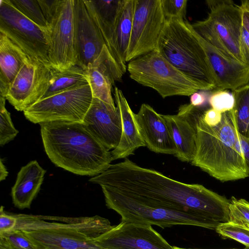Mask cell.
<instances>
[{
	"mask_svg": "<svg viewBox=\"0 0 249 249\" xmlns=\"http://www.w3.org/2000/svg\"><path fill=\"white\" fill-rule=\"evenodd\" d=\"M156 50L206 91L216 89L215 74L196 33L186 20L166 19Z\"/></svg>",
	"mask_w": 249,
	"mask_h": 249,
	"instance_id": "4",
	"label": "cell"
},
{
	"mask_svg": "<svg viewBox=\"0 0 249 249\" xmlns=\"http://www.w3.org/2000/svg\"><path fill=\"white\" fill-rule=\"evenodd\" d=\"M116 107L121 118L122 133L118 146L111 151L113 160L126 158L145 144L142 137L135 114L131 109L123 92L117 87L114 91Z\"/></svg>",
	"mask_w": 249,
	"mask_h": 249,
	"instance_id": "21",
	"label": "cell"
},
{
	"mask_svg": "<svg viewBox=\"0 0 249 249\" xmlns=\"http://www.w3.org/2000/svg\"><path fill=\"white\" fill-rule=\"evenodd\" d=\"M208 17L191 26L201 38L225 55L246 63L241 48L242 13L231 0H207Z\"/></svg>",
	"mask_w": 249,
	"mask_h": 249,
	"instance_id": "6",
	"label": "cell"
},
{
	"mask_svg": "<svg viewBox=\"0 0 249 249\" xmlns=\"http://www.w3.org/2000/svg\"><path fill=\"white\" fill-rule=\"evenodd\" d=\"M201 109L191 104L181 105L176 115H162L176 147L175 156L192 162L196 150V123Z\"/></svg>",
	"mask_w": 249,
	"mask_h": 249,
	"instance_id": "17",
	"label": "cell"
},
{
	"mask_svg": "<svg viewBox=\"0 0 249 249\" xmlns=\"http://www.w3.org/2000/svg\"><path fill=\"white\" fill-rule=\"evenodd\" d=\"M30 58L0 32V96L5 98L14 79Z\"/></svg>",
	"mask_w": 249,
	"mask_h": 249,
	"instance_id": "23",
	"label": "cell"
},
{
	"mask_svg": "<svg viewBox=\"0 0 249 249\" xmlns=\"http://www.w3.org/2000/svg\"><path fill=\"white\" fill-rule=\"evenodd\" d=\"M215 231L225 238H231L239 242L249 249V228L231 221L221 223Z\"/></svg>",
	"mask_w": 249,
	"mask_h": 249,
	"instance_id": "29",
	"label": "cell"
},
{
	"mask_svg": "<svg viewBox=\"0 0 249 249\" xmlns=\"http://www.w3.org/2000/svg\"><path fill=\"white\" fill-rule=\"evenodd\" d=\"M82 123L109 150L118 146L122 133V124L116 107L93 98Z\"/></svg>",
	"mask_w": 249,
	"mask_h": 249,
	"instance_id": "16",
	"label": "cell"
},
{
	"mask_svg": "<svg viewBox=\"0 0 249 249\" xmlns=\"http://www.w3.org/2000/svg\"><path fill=\"white\" fill-rule=\"evenodd\" d=\"M0 180L2 181V180H4L5 179L6 177L8 176V172L6 170V168H5L4 164L2 163V161L1 160H0Z\"/></svg>",
	"mask_w": 249,
	"mask_h": 249,
	"instance_id": "42",
	"label": "cell"
},
{
	"mask_svg": "<svg viewBox=\"0 0 249 249\" xmlns=\"http://www.w3.org/2000/svg\"><path fill=\"white\" fill-rule=\"evenodd\" d=\"M0 237L7 241L12 249H36L30 239L21 230L0 232Z\"/></svg>",
	"mask_w": 249,
	"mask_h": 249,
	"instance_id": "33",
	"label": "cell"
},
{
	"mask_svg": "<svg viewBox=\"0 0 249 249\" xmlns=\"http://www.w3.org/2000/svg\"><path fill=\"white\" fill-rule=\"evenodd\" d=\"M10 0L12 4L25 17L49 32L48 23L38 0Z\"/></svg>",
	"mask_w": 249,
	"mask_h": 249,
	"instance_id": "28",
	"label": "cell"
},
{
	"mask_svg": "<svg viewBox=\"0 0 249 249\" xmlns=\"http://www.w3.org/2000/svg\"><path fill=\"white\" fill-rule=\"evenodd\" d=\"M0 32L30 58L51 67L48 57L49 32L25 17L10 0H0Z\"/></svg>",
	"mask_w": 249,
	"mask_h": 249,
	"instance_id": "10",
	"label": "cell"
},
{
	"mask_svg": "<svg viewBox=\"0 0 249 249\" xmlns=\"http://www.w3.org/2000/svg\"><path fill=\"white\" fill-rule=\"evenodd\" d=\"M52 69L30 58L11 84L6 99L16 109L24 111L41 98L47 89Z\"/></svg>",
	"mask_w": 249,
	"mask_h": 249,
	"instance_id": "14",
	"label": "cell"
},
{
	"mask_svg": "<svg viewBox=\"0 0 249 249\" xmlns=\"http://www.w3.org/2000/svg\"><path fill=\"white\" fill-rule=\"evenodd\" d=\"M37 230L23 231L36 249H105L95 238L113 226L108 219L95 215L56 217L42 215L36 222Z\"/></svg>",
	"mask_w": 249,
	"mask_h": 249,
	"instance_id": "5",
	"label": "cell"
},
{
	"mask_svg": "<svg viewBox=\"0 0 249 249\" xmlns=\"http://www.w3.org/2000/svg\"><path fill=\"white\" fill-rule=\"evenodd\" d=\"M209 96L205 92L197 91L191 95L190 104L194 107H200L208 102Z\"/></svg>",
	"mask_w": 249,
	"mask_h": 249,
	"instance_id": "39",
	"label": "cell"
},
{
	"mask_svg": "<svg viewBox=\"0 0 249 249\" xmlns=\"http://www.w3.org/2000/svg\"><path fill=\"white\" fill-rule=\"evenodd\" d=\"M87 83L84 70L77 65L64 71L52 68L47 89L40 100Z\"/></svg>",
	"mask_w": 249,
	"mask_h": 249,
	"instance_id": "26",
	"label": "cell"
},
{
	"mask_svg": "<svg viewBox=\"0 0 249 249\" xmlns=\"http://www.w3.org/2000/svg\"><path fill=\"white\" fill-rule=\"evenodd\" d=\"M174 249H186V248H179V247H176V246H174ZM244 249H247L245 248Z\"/></svg>",
	"mask_w": 249,
	"mask_h": 249,
	"instance_id": "44",
	"label": "cell"
},
{
	"mask_svg": "<svg viewBox=\"0 0 249 249\" xmlns=\"http://www.w3.org/2000/svg\"><path fill=\"white\" fill-rule=\"evenodd\" d=\"M241 144L243 149L245 161L249 176V138L239 134Z\"/></svg>",
	"mask_w": 249,
	"mask_h": 249,
	"instance_id": "41",
	"label": "cell"
},
{
	"mask_svg": "<svg viewBox=\"0 0 249 249\" xmlns=\"http://www.w3.org/2000/svg\"><path fill=\"white\" fill-rule=\"evenodd\" d=\"M241 48L245 63L249 66V34L243 26Z\"/></svg>",
	"mask_w": 249,
	"mask_h": 249,
	"instance_id": "38",
	"label": "cell"
},
{
	"mask_svg": "<svg viewBox=\"0 0 249 249\" xmlns=\"http://www.w3.org/2000/svg\"><path fill=\"white\" fill-rule=\"evenodd\" d=\"M48 57L51 67L56 70L76 65L74 0H63L49 25Z\"/></svg>",
	"mask_w": 249,
	"mask_h": 249,
	"instance_id": "12",
	"label": "cell"
},
{
	"mask_svg": "<svg viewBox=\"0 0 249 249\" xmlns=\"http://www.w3.org/2000/svg\"><path fill=\"white\" fill-rule=\"evenodd\" d=\"M135 117L145 145L157 153L175 155L176 147L165 119L142 104Z\"/></svg>",
	"mask_w": 249,
	"mask_h": 249,
	"instance_id": "19",
	"label": "cell"
},
{
	"mask_svg": "<svg viewBox=\"0 0 249 249\" xmlns=\"http://www.w3.org/2000/svg\"><path fill=\"white\" fill-rule=\"evenodd\" d=\"M130 77L155 90L163 98L190 96L205 89L187 77L165 59L157 50L141 56L127 66Z\"/></svg>",
	"mask_w": 249,
	"mask_h": 249,
	"instance_id": "7",
	"label": "cell"
},
{
	"mask_svg": "<svg viewBox=\"0 0 249 249\" xmlns=\"http://www.w3.org/2000/svg\"><path fill=\"white\" fill-rule=\"evenodd\" d=\"M244 226H247V227H248L249 228V225H244Z\"/></svg>",
	"mask_w": 249,
	"mask_h": 249,
	"instance_id": "45",
	"label": "cell"
},
{
	"mask_svg": "<svg viewBox=\"0 0 249 249\" xmlns=\"http://www.w3.org/2000/svg\"><path fill=\"white\" fill-rule=\"evenodd\" d=\"M107 46L111 39L124 0H83Z\"/></svg>",
	"mask_w": 249,
	"mask_h": 249,
	"instance_id": "25",
	"label": "cell"
},
{
	"mask_svg": "<svg viewBox=\"0 0 249 249\" xmlns=\"http://www.w3.org/2000/svg\"><path fill=\"white\" fill-rule=\"evenodd\" d=\"M134 7V0H124L112 36L107 46L124 73L127 70L126 57L131 35Z\"/></svg>",
	"mask_w": 249,
	"mask_h": 249,
	"instance_id": "24",
	"label": "cell"
},
{
	"mask_svg": "<svg viewBox=\"0 0 249 249\" xmlns=\"http://www.w3.org/2000/svg\"><path fill=\"white\" fill-rule=\"evenodd\" d=\"M101 188L106 206L118 213L122 221L154 225L163 229L188 225L215 230L220 224L201 215L149 206L106 187Z\"/></svg>",
	"mask_w": 249,
	"mask_h": 249,
	"instance_id": "8",
	"label": "cell"
},
{
	"mask_svg": "<svg viewBox=\"0 0 249 249\" xmlns=\"http://www.w3.org/2000/svg\"><path fill=\"white\" fill-rule=\"evenodd\" d=\"M46 172L36 160L21 167L11 190L15 207L20 209L30 208L40 191Z\"/></svg>",
	"mask_w": 249,
	"mask_h": 249,
	"instance_id": "22",
	"label": "cell"
},
{
	"mask_svg": "<svg viewBox=\"0 0 249 249\" xmlns=\"http://www.w3.org/2000/svg\"><path fill=\"white\" fill-rule=\"evenodd\" d=\"M208 103L213 109L224 113L232 110L234 99L232 93L227 90H213L209 96Z\"/></svg>",
	"mask_w": 249,
	"mask_h": 249,
	"instance_id": "32",
	"label": "cell"
},
{
	"mask_svg": "<svg viewBox=\"0 0 249 249\" xmlns=\"http://www.w3.org/2000/svg\"><path fill=\"white\" fill-rule=\"evenodd\" d=\"M230 221L241 225H249V202L232 196L230 199Z\"/></svg>",
	"mask_w": 249,
	"mask_h": 249,
	"instance_id": "31",
	"label": "cell"
},
{
	"mask_svg": "<svg viewBox=\"0 0 249 249\" xmlns=\"http://www.w3.org/2000/svg\"><path fill=\"white\" fill-rule=\"evenodd\" d=\"M242 13L243 26L249 34V2L248 0H242L240 5Z\"/></svg>",
	"mask_w": 249,
	"mask_h": 249,
	"instance_id": "40",
	"label": "cell"
},
{
	"mask_svg": "<svg viewBox=\"0 0 249 249\" xmlns=\"http://www.w3.org/2000/svg\"><path fill=\"white\" fill-rule=\"evenodd\" d=\"M232 110L239 133L249 138V84L232 90Z\"/></svg>",
	"mask_w": 249,
	"mask_h": 249,
	"instance_id": "27",
	"label": "cell"
},
{
	"mask_svg": "<svg viewBox=\"0 0 249 249\" xmlns=\"http://www.w3.org/2000/svg\"><path fill=\"white\" fill-rule=\"evenodd\" d=\"M89 181L140 203L201 215L219 223L230 220V200L198 184L183 183L128 158L111 164Z\"/></svg>",
	"mask_w": 249,
	"mask_h": 249,
	"instance_id": "1",
	"label": "cell"
},
{
	"mask_svg": "<svg viewBox=\"0 0 249 249\" xmlns=\"http://www.w3.org/2000/svg\"><path fill=\"white\" fill-rule=\"evenodd\" d=\"M0 249H12L7 241L2 237H0Z\"/></svg>",
	"mask_w": 249,
	"mask_h": 249,
	"instance_id": "43",
	"label": "cell"
},
{
	"mask_svg": "<svg viewBox=\"0 0 249 249\" xmlns=\"http://www.w3.org/2000/svg\"><path fill=\"white\" fill-rule=\"evenodd\" d=\"M6 98L0 96V145L3 146L17 136L18 131L15 127L10 113L5 108Z\"/></svg>",
	"mask_w": 249,
	"mask_h": 249,
	"instance_id": "30",
	"label": "cell"
},
{
	"mask_svg": "<svg viewBox=\"0 0 249 249\" xmlns=\"http://www.w3.org/2000/svg\"><path fill=\"white\" fill-rule=\"evenodd\" d=\"M222 113L210 108L204 111L203 118L204 122L210 125L218 124L222 118Z\"/></svg>",
	"mask_w": 249,
	"mask_h": 249,
	"instance_id": "37",
	"label": "cell"
},
{
	"mask_svg": "<svg viewBox=\"0 0 249 249\" xmlns=\"http://www.w3.org/2000/svg\"><path fill=\"white\" fill-rule=\"evenodd\" d=\"M76 65L85 70L99 55L104 38L83 0H74Z\"/></svg>",
	"mask_w": 249,
	"mask_h": 249,
	"instance_id": "15",
	"label": "cell"
},
{
	"mask_svg": "<svg viewBox=\"0 0 249 249\" xmlns=\"http://www.w3.org/2000/svg\"><path fill=\"white\" fill-rule=\"evenodd\" d=\"M196 35L217 78L215 90H234L249 84L248 65L225 55Z\"/></svg>",
	"mask_w": 249,
	"mask_h": 249,
	"instance_id": "20",
	"label": "cell"
},
{
	"mask_svg": "<svg viewBox=\"0 0 249 249\" xmlns=\"http://www.w3.org/2000/svg\"><path fill=\"white\" fill-rule=\"evenodd\" d=\"M201 109L196 123V150L192 164L221 182L248 177L239 133L232 110L216 125L207 124Z\"/></svg>",
	"mask_w": 249,
	"mask_h": 249,
	"instance_id": "3",
	"label": "cell"
},
{
	"mask_svg": "<svg viewBox=\"0 0 249 249\" xmlns=\"http://www.w3.org/2000/svg\"><path fill=\"white\" fill-rule=\"evenodd\" d=\"M187 2L186 0H161L165 19H185Z\"/></svg>",
	"mask_w": 249,
	"mask_h": 249,
	"instance_id": "34",
	"label": "cell"
},
{
	"mask_svg": "<svg viewBox=\"0 0 249 249\" xmlns=\"http://www.w3.org/2000/svg\"><path fill=\"white\" fill-rule=\"evenodd\" d=\"M17 224V219L15 215L6 213L1 206L0 209V233L15 230Z\"/></svg>",
	"mask_w": 249,
	"mask_h": 249,
	"instance_id": "36",
	"label": "cell"
},
{
	"mask_svg": "<svg viewBox=\"0 0 249 249\" xmlns=\"http://www.w3.org/2000/svg\"><path fill=\"white\" fill-rule=\"evenodd\" d=\"M95 240L105 249H174L151 225L124 221Z\"/></svg>",
	"mask_w": 249,
	"mask_h": 249,
	"instance_id": "13",
	"label": "cell"
},
{
	"mask_svg": "<svg viewBox=\"0 0 249 249\" xmlns=\"http://www.w3.org/2000/svg\"><path fill=\"white\" fill-rule=\"evenodd\" d=\"M93 99L88 83L40 100L23 111L34 124L82 123Z\"/></svg>",
	"mask_w": 249,
	"mask_h": 249,
	"instance_id": "9",
	"label": "cell"
},
{
	"mask_svg": "<svg viewBox=\"0 0 249 249\" xmlns=\"http://www.w3.org/2000/svg\"><path fill=\"white\" fill-rule=\"evenodd\" d=\"M165 21L161 0H134L126 62L157 50Z\"/></svg>",
	"mask_w": 249,
	"mask_h": 249,
	"instance_id": "11",
	"label": "cell"
},
{
	"mask_svg": "<svg viewBox=\"0 0 249 249\" xmlns=\"http://www.w3.org/2000/svg\"></svg>",
	"mask_w": 249,
	"mask_h": 249,
	"instance_id": "46",
	"label": "cell"
},
{
	"mask_svg": "<svg viewBox=\"0 0 249 249\" xmlns=\"http://www.w3.org/2000/svg\"><path fill=\"white\" fill-rule=\"evenodd\" d=\"M46 154L56 166L72 173L97 176L113 160L109 151L82 123L39 124Z\"/></svg>",
	"mask_w": 249,
	"mask_h": 249,
	"instance_id": "2",
	"label": "cell"
},
{
	"mask_svg": "<svg viewBox=\"0 0 249 249\" xmlns=\"http://www.w3.org/2000/svg\"><path fill=\"white\" fill-rule=\"evenodd\" d=\"M93 98L115 106L112 87L124 73L105 45L98 57L84 70Z\"/></svg>",
	"mask_w": 249,
	"mask_h": 249,
	"instance_id": "18",
	"label": "cell"
},
{
	"mask_svg": "<svg viewBox=\"0 0 249 249\" xmlns=\"http://www.w3.org/2000/svg\"><path fill=\"white\" fill-rule=\"evenodd\" d=\"M38 0L49 28L50 24L59 12L63 0Z\"/></svg>",
	"mask_w": 249,
	"mask_h": 249,
	"instance_id": "35",
	"label": "cell"
}]
</instances>
